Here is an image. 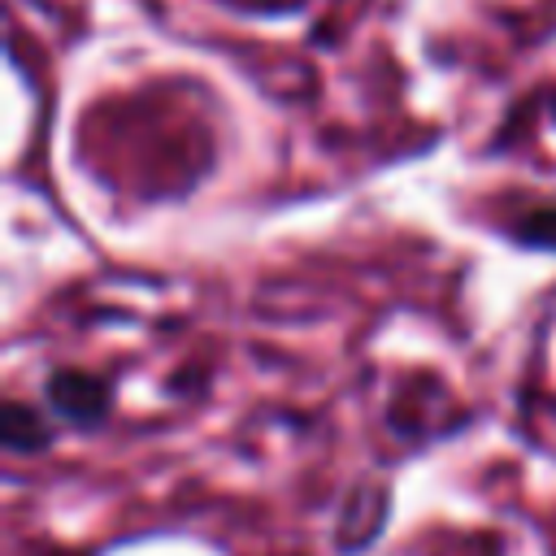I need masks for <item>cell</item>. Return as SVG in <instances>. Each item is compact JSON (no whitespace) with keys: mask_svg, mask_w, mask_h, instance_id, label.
Returning <instances> with one entry per match:
<instances>
[{"mask_svg":"<svg viewBox=\"0 0 556 556\" xmlns=\"http://www.w3.org/2000/svg\"><path fill=\"white\" fill-rule=\"evenodd\" d=\"M521 235H526L530 243H547V248H556V208L530 213V217L521 222Z\"/></svg>","mask_w":556,"mask_h":556,"instance_id":"obj_3","label":"cell"},{"mask_svg":"<svg viewBox=\"0 0 556 556\" xmlns=\"http://www.w3.org/2000/svg\"><path fill=\"white\" fill-rule=\"evenodd\" d=\"M48 400L74 421H96L104 413V387L87 374H56L48 382Z\"/></svg>","mask_w":556,"mask_h":556,"instance_id":"obj_1","label":"cell"},{"mask_svg":"<svg viewBox=\"0 0 556 556\" xmlns=\"http://www.w3.org/2000/svg\"><path fill=\"white\" fill-rule=\"evenodd\" d=\"M4 434H9V447H35V443H43V421L39 417L26 421V408L13 400L4 408Z\"/></svg>","mask_w":556,"mask_h":556,"instance_id":"obj_2","label":"cell"}]
</instances>
